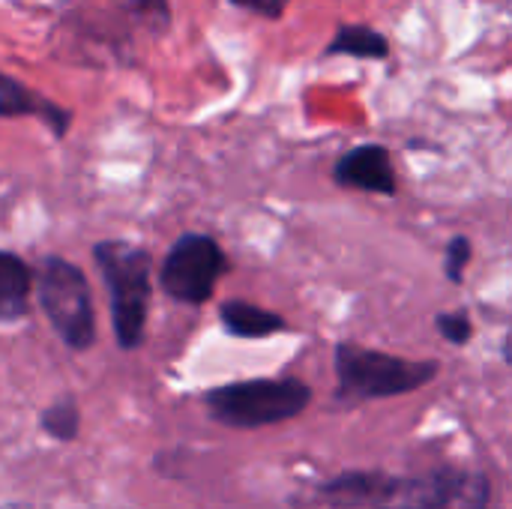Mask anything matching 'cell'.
Here are the masks:
<instances>
[{
  "mask_svg": "<svg viewBox=\"0 0 512 509\" xmlns=\"http://www.w3.org/2000/svg\"><path fill=\"white\" fill-rule=\"evenodd\" d=\"M39 426L48 438L60 441V444H69L78 438V429H81V411H78V402L75 396H60L57 402H51L42 414H39Z\"/></svg>",
  "mask_w": 512,
  "mask_h": 509,
  "instance_id": "obj_13",
  "label": "cell"
},
{
  "mask_svg": "<svg viewBox=\"0 0 512 509\" xmlns=\"http://www.w3.org/2000/svg\"><path fill=\"white\" fill-rule=\"evenodd\" d=\"M357 57V60H387L390 39L369 24H339L324 48V57Z\"/></svg>",
  "mask_w": 512,
  "mask_h": 509,
  "instance_id": "obj_12",
  "label": "cell"
},
{
  "mask_svg": "<svg viewBox=\"0 0 512 509\" xmlns=\"http://www.w3.org/2000/svg\"><path fill=\"white\" fill-rule=\"evenodd\" d=\"M36 291V273L12 249L0 252V321L18 324L30 309V294Z\"/></svg>",
  "mask_w": 512,
  "mask_h": 509,
  "instance_id": "obj_10",
  "label": "cell"
},
{
  "mask_svg": "<svg viewBox=\"0 0 512 509\" xmlns=\"http://www.w3.org/2000/svg\"><path fill=\"white\" fill-rule=\"evenodd\" d=\"M312 387L300 378H249L204 393L207 414L228 429H264L300 417Z\"/></svg>",
  "mask_w": 512,
  "mask_h": 509,
  "instance_id": "obj_3",
  "label": "cell"
},
{
  "mask_svg": "<svg viewBox=\"0 0 512 509\" xmlns=\"http://www.w3.org/2000/svg\"><path fill=\"white\" fill-rule=\"evenodd\" d=\"M471 255H474V246H471V240L468 237H453L450 243H447V252H444V276L450 279V282H462L465 279V267L471 264Z\"/></svg>",
  "mask_w": 512,
  "mask_h": 509,
  "instance_id": "obj_16",
  "label": "cell"
},
{
  "mask_svg": "<svg viewBox=\"0 0 512 509\" xmlns=\"http://www.w3.org/2000/svg\"><path fill=\"white\" fill-rule=\"evenodd\" d=\"M219 321L225 333L237 339H267V336L288 330V321L279 312L255 306L249 300H225L219 306Z\"/></svg>",
  "mask_w": 512,
  "mask_h": 509,
  "instance_id": "obj_11",
  "label": "cell"
},
{
  "mask_svg": "<svg viewBox=\"0 0 512 509\" xmlns=\"http://www.w3.org/2000/svg\"><path fill=\"white\" fill-rule=\"evenodd\" d=\"M402 483V477H393L387 471H345L327 480L318 495L327 507L336 509L384 507L399 495Z\"/></svg>",
  "mask_w": 512,
  "mask_h": 509,
  "instance_id": "obj_8",
  "label": "cell"
},
{
  "mask_svg": "<svg viewBox=\"0 0 512 509\" xmlns=\"http://www.w3.org/2000/svg\"><path fill=\"white\" fill-rule=\"evenodd\" d=\"M492 489L483 471L438 468L417 480H405L399 495L375 509H489Z\"/></svg>",
  "mask_w": 512,
  "mask_h": 509,
  "instance_id": "obj_6",
  "label": "cell"
},
{
  "mask_svg": "<svg viewBox=\"0 0 512 509\" xmlns=\"http://www.w3.org/2000/svg\"><path fill=\"white\" fill-rule=\"evenodd\" d=\"M0 509H33V507H24V504H12V501H9V504H3Z\"/></svg>",
  "mask_w": 512,
  "mask_h": 509,
  "instance_id": "obj_19",
  "label": "cell"
},
{
  "mask_svg": "<svg viewBox=\"0 0 512 509\" xmlns=\"http://www.w3.org/2000/svg\"><path fill=\"white\" fill-rule=\"evenodd\" d=\"M501 354H504V363H507V366H512V330L507 333L504 345H501Z\"/></svg>",
  "mask_w": 512,
  "mask_h": 509,
  "instance_id": "obj_18",
  "label": "cell"
},
{
  "mask_svg": "<svg viewBox=\"0 0 512 509\" xmlns=\"http://www.w3.org/2000/svg\"><path fill=\"white\" fill-rule=\"evenodd\" d=\"M36 300L66 348L87 351L96 342L90 282L78 264L60 255L42 258L36 270Z\"/></svg>",
  "mask_w": 512,
  "mask_h": 509,
  "instance_id": "obj_4",
  "label": "cell"
},
{
  "mask_svg": "<svg viewBox=\"0 0 512 509\" xmlns=\"http://www.w3.org/2000/svg\"><path fill=\"white\" fill-rule=\"evenodd\" d=\"M237 9H246V12H255L261 18H282V12L288 9L291 0H231Z\"/></svg>",
  "mask_w": 512,
  "mask_h": 509,
  "instance_id": "obj_17",
  "label": "cell"
},
{
  "mask_svg": "<svg viewBox=\"0 0 512 509\" xmlns=\"http://www.w3.org/2000/svg\"><path fill=\"white\" fill-rule=\"evenodd\" d=\"M333 180L342 189H360L372 195H396V165L384 144H357L333 165Z\"/></svg>",
  "mask_w": 512,
  "mask_h": 509,
  "instance_id": "obj_7",
  "label": "cell"
},
{
  "mask_svg": "<svg viewBox=\"0 0 512 509\" xmlns=\"http://www.w3.org/2000/svg\"><path fill=\"white\" fill-rule=\"evenodd\" d=\"M435 327H438V333H441L450 345H459V348L468 345L471 336H474V324H471V318H468L465 309L441 312V315L435 318Z\"/></svg>",
  "mask_w": 512,
  "mask_h": 509,
  "instance_id": "obj_15",
  "label": "cell"
},
{
  "mask_svg": "<svg viewBox=\"0 0 512 509\" xmlns=\"http://www.w3.org/2000/svg\"><path fill=\"white\" fill-rule=\"evenodd\" d=\"M333 369L339 381L336 399L351 405V402H372V399H393V396L414 393L438 378L441 363L408 360L354 342H339L333 351Z\"/></svg>",
  "mask_w": 512,
  "mask_h": 509,
  "instance_id": "obj_2",
  "label": "cell"
},
{
  "mask_svg": "<svg viewBox=\"0 0 512 509\" xmlns=\"http://www.w3.org/2000/svg\"><path fill=\"white\" fill-rule=\"evenodd\" d=\"M0 117L3 120L36 117L54 138H66V132L72 129V111L69 108H63L54 99H48L45 93L21 84L9 72L0 78Z\"/></svg>",
  "mask_w": 512,
  "mask_h": 509,
  "instance_id": "obj_9",
  "label": "cell"
},
{
  "mask_svg": "<svg viewBox=\"0 0 512 509\" xmlns=\"http://www.w3.org/2000/svg\"><path fill=\"white\" fill-rule=\"evenodd\" d=\"M231 273V258L222 243L210 234H180L159 267L162 291L186 306H201L213 297L222 276Z\"/></svg>",
  "mask_w": 512,
  "mask_h": 509,
  "instance_id": "obj_5",
  "label": "cell"
},
{
  "mask_svg": "<svg viewBox=\"0 0 512 509\" xmlns=\"http://www.w3.org/2000/svg\"><path fill=\"white\" fill-rule=\"evenodd\" d=\"M135 21H141L147 30L162 33L171 27V6L168 0H117Z\"/></svg>",
  "mask_w": 512,
  "mask_h": 509,
  "instance_id": "obj_14",
  "label": "cell"
},
{
  "mask_svg": "<svg viewBox=\"0 0 512 509\" xmlns=\"http://www.w3.org/2000/svg\"><path fill=\"white\" fill-rule=\"evenodd\" d=\"M93 261L108 288L114 339L123 351H135L144 342L153 300V258L126 240H102L93 246Z\"/></svg>",
  "mask_w": 512,
  "mask_h": 509,
  "instance_id": "obj_1",
  "label": "cell"
}]
</instances>
